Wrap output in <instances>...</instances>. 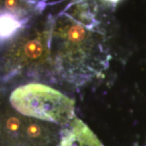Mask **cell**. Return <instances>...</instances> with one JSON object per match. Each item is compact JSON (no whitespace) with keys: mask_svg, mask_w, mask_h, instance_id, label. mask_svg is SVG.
Wrapping results in <instances>:
<instances>
[{"mask_svg":"<svg viewBox=\"0 0 146 146\" xmlns=\"http://www.w3.org/2000/svg\"><path fill=\"white\" fill-rule=\"evenodd\" d=\"M108 1H110V2H112V3H117L119 0H108Z\"/></svg>","mask_w":146,"mask_h":146,"instance_id":"8992f818","label":"cell"},{"mask_svg":"<svg viewBox=\"0 0 146 146\" xmlns=\"http://www.w3.org/2000/svg\"><path fill=\"white\" fill-rule=\"evenodd\" d=\"M61 132L58 146H104L82 120L75 117Z\"/></svg>","mask_w":146,"mask_h":146,"instance_id":"3957f363","label":"cell"},{"mask_svg":"<svg viewBox=\"0 0 146 146\" xmlns=\"http://www.w3.org/2000/svg\"><path fill=\"white\" fill-rule=\"evenodd\" d=\"M5 6L10 10H15L17 7V0H5Z\"/></svg>","mask_w":146,"mask_h":146,"instance_id":"5b68a950","label":"cell"},{"mask_svg":"<svg viewBox=\"0 0 146 146\" xmlns=\"http://www.w3.org/2000/svg\"><path fill=\"white\" fill-rule=\"evenodd\" d=\"M10 102L22 115L49 123L66 125L75 118V101L44 84L19 86L11 94Z\"/></svg>","mask_w":146,"mask_h":146,"instance_id":"7a4b0ae2","label":"cell"},{"mask_svg":"<svg viewBox=\"0 0 146 146\" xmlns=\"http://www.w3.org/2000/svg\"><path fill=\"white\" fill-rule=\"evenodd\" d=\"M25 21H20L14 14L3 11L0 12V40L10 38L23 26Z\"/></svg>","mask_w":146,"mask_h":146,"instance_id":"277c9868","label":"cell"},{"mask_svg":"<svg viewBox=\"0 0 146 146\" xmlns=\"http://www.w3.org/2000/svg\"><path fill=\"white\" fill-rule=\"evenodd\" d=\"M69 16L71 22L47 33L49 64L58 78L80 86L102 75L109 67L110 54L89 11Z\"/></svg>","mask_w":146,"mask_h":146,"instance_id":"6da1fadb","label":"cell"}]
</instances>
